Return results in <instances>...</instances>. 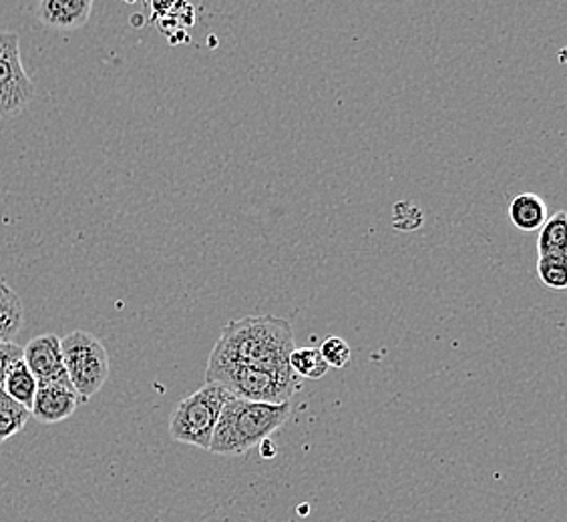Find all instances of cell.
Wrapping results in <instances>:
<instances>
[{
    "label": "cell",
    "instance_id": "cell-1",
    "mask_svg": "<svg viewBox=\"0 0 567 522\" xmlns=\"http://www.w3.org/2000/svg\"><path fill=\"white\" fill-rule=\"evenodd\" d=\"M295 330L288 320L260 314L229 322L221 330L212 354L219 358L236 359L251 368L268 372L276 378L290 380V354L295 349Z\"/></svg>",
    "mask_w": 567,
    "mask_h": 522
},
{
    "label": "cell",
    "instance_id": "cell-2",
    "mask_svg": "<svg viewBox=\"0 0 567 522\" xmlns=\"http://www.w3.org/2000/svg\"><path fill=\"white\" fill-rule=\"evenodd\" d=\"M292 413V403H250L231 396L219 414L209 452L218 457H241L278 432Z\"/></svg>",
    "mask_w": 567,
    "mask_h": 522
},
{
    "label": "cell",
    "instance_id": "cell-3",
    "mask_svg": "<svg viewBox=\"0 0 567 522\" xmlns=\"http://www.w3.org/2000/svg\"><path fill=\"white\" fill-rule=\"evenodd\" d=\"M206 382L219 384L231 396L250 403H290L302 390V380L298 376L282 380L268 372L251 368L236 359L219 358L216 354H209Z\"/></svg>",
    "mask_w": 567,
    "mask_h": 522
},
{
    "label": "cell",
    "instance_id": "cell-4",
    "mask_svg": "<svg viewBox=\"0 0 567 522\" xmlns=\"http://www.w3.org/2000/svg\"><path fill=\"white\" fill-rule=\"evenodd\" d=\"M229 398L231 394L226 388L206 382V386L177 403L169 418V435L175 442L209 450L219 414Z\"/></svg>",
    "mask_w": 567,
    "mask_h": 522
},
{
    "label": "cell",
    "instance_id": "cell-5",
    "mask_svg": "<svg viewBox=\"0 0 567 522\" xmlns=\"http://www.w3.org/2000/svg\"><path fill=\"white\" fill-rule=\"evenodd\" d=\"M66 376L73 384L81 403L97 394L110 378L111 362L107 348L95 334L75 330L61 340Z\"/></svg>",
    "mask_w": 567,
    "mask_h": 522
},
{
    "label": "cell",
    "instance_id": "cell-6",
    "mask_svg": "<svg viewBox=\"0 0 567 522\" xmlns=\"http://www.w3.org/2000/svg\"><path fill=\"white\" fill-rule=\"evenodd\" d=\"M33 97L34 83L22 65L19 34L0 31V121L21 115Z\"/></svg>",
    "mask_w": 567,
    "mask_h": 522
},
{
    "label": "cell",
    "instance_id": "cell-7",
    "mask_svg": "<svg viewBox=\"0 0 567 522\" xmlns=\"http://www.w3.org/2000/svg\"><path fill=\"white\" fill-rule=\"evenodd\" d=\"M79 404L83 403L69 378L39 382L34 392L33 406H31V416L41 425H59L76 413Z\"/></svg>",
    "mask_w": 567,
    "mask_h": 522
},
{
    "label": "cell",
    "instance_id": "cell-8",
    "mask_svg": "<svg viewBox=\"0 0 567 522\" xmlns=\"http://www.w3.org/2000/svg\"><path fill=\"white\" fill-rule=\"evenodd\" d=\"M22 359L37 382L65 380V364L61 352V337L55 334L37 336L22 348Z\"/></svg>",
    "mask_w": 567,
    "mask_h": 522
},
{
    "label": "cell",
    "instance_id": "cell-9",
    "mask_svg": "<svg viewBox=\"0 0 567 522\" xmlns=\"http://www.w3.org/2000/svg\"><path fill=\"white\" fill-rule=\"evenodd\" d=\"M95 0H39L37 17L49 29L75 31L85 27Z\"/></svg>",
    "mask_w": 567,
    "mask_h": 522
},
{
    "label": "cell",
    "instance_id": "cell-10",
    "mask_svg": "<svg viewBox=\"0 0 567 522\" xmlns=\"http://www.w3.org/2000/svg\"><path fill=\"white\" fill-rule=\"evenodd\" d=\"M547 218H549L547 203L544 201V197L535 196V194H522V196L515 197L509 206V219H512L513 226L525 233L539 231Z\"/></svg>",
    "mask_w": 567,
    "mask_h": 522
},
{
    "label": "cell",
    "instance_id": "cell-11",
    "mask_svg": "<svg viewBox=\"0 0 567 522\" xmlns=\"http://www.w3.org/2000/svg\"><path fill=\"white\" fill-rule=\"evenodd\" d=\"M24 327L21 297L0 278V342H14Z\"/></svg>",
    "mask_w": 567,
    "mask_h": 522
},
{
    "label": "cell",
    "instance_id": "cell-12",
    "mask_svg": "<svg viewBox=\"0 0 567 522\" xmlns=\"http://www.w3.org/2000/svg\"><path fill=\"white\" fill-rule=\"evenodd\" d=\"M37 378H34L24 359L19 358L12 362L11 366L4 372L2 378V390L7 396H11L14 403L21 404L27 410H31L37 392Z\"/></svg>",
    "mask_w": 567,
    "mask_h": 522
},
{
    "label": "cell",
    "instance_id": "cell-13",
    "mask_svg": "<svg viewBox=\"0 0 567 522\" xmlns=\"http://www.w3.org/2000/svg\"><path fill=\"white\" fill-rule=\"evenodd\" d=\"M539 258H566L567 255V213L557 211L556 216L547 218L539 229L537 238Z\"/></svg>",
    "mask_w": 567,
    "mask_h": 522
},
{
    "label": "cell",
    "instance_id": "cell-14",
    "mask_svg": "<svg viewBox=\"0 0 567 522\" xmlns=\"http://www.w3.org/2000/svg\"><path fill=\"white\" fill-rule=\"evenodd\" d=\"M290 370L295 376H298L300 380H320L327 376L328 364L322 358L320 349L318 348H295L290 354Z\"/></svg>",
    "mask_w": 567,
    "mask_h": 522
},
{
    "label": "cell",
    "instance_id": "cell-15",
    "mask_svg": "<svg viewBox=\"0 0 567 522\" xmlns=\"http://www.w3.org/2000/svg\"><path fill=\"white\" fill-rule=\"evenodd\" d=\"M31 418V410L14 403L11 396L0 390V445H4L9 438L19 435Z\"/></svg>",
    "mask_w": 567,
    "mask_h": 522
},
{
    "label": "cell",
    "instance_id": "cell-16",
    "mask_svg": "<svg viewBox=\"0 0 567 522\" xmlns=\"http://www.w3.org/2000/svg\"><path fill=\"white\" fill-rule=\"evenodd\" d=\"M537 275H539V280L547 288H551V290H566V258H539L537 260Z\"/></svg>",
    "mask_w": 567,
    "mask_h": 522
},
{
    "label": "cell",
    "instance_id": "cell-17",
    "mask_svg": "<svg viewBox=\"0 0 567 522\" xmlns=\"http://www.w3.org/2000/svg\"><path fill=\"white\" fill-rule=\"evenodd\" d=\"M320 354L328 364V368H337L342 370L349 366L350 356H352V349H350L349 342L344 337L332 336L327 337L320 346Z\"/></svg>",
    "mask_w": 567,
    "mask_h": 522
},
{
    "label": "cell",
    "instance_id": "cell-18",
    "mask_svg": "<svg viewBox=\"0 0 567 522\" xmlns=\"http://www.w3.org/2000/svg\"><path fill=\"white\" fill-rule=\"evenodd\" d=\"M22 358V348L14 342H0V384L4 378V372L11 366L14 359Z\"/></svg>",
    "mask_w": 567,
    "mask_h": 522
},
{
    "label": "cell",
    "instance_id": "cell-19",
    "mask_svg": "<svg viewBox=\"0 0 567 522\" xmlns=\"http://www.w3.org/2000/svg\"><path fill=\"white\" fill-rule=\"evenodd\" d=\"M0 390H2V384H0Z\"/></svg>",
    "mask_w": 567,
    "mask_h": 522
}]
</instances>
